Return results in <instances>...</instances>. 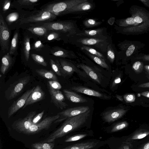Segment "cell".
Returning a JSON list of instances; mask_svg holds the SVG:
<instances>
[{
	"label": "cell",
	"instance_id": "obj_16",
	"mask_svg": "<svg viewBox=\"0 0 149 149\" xmlns=\"http://www.w3.org/2000/svg\"><path fill=\"white\" fill-rule=\"evenodd\" d=\"M71 89L77 92L103 99H109L111 97L110 96L83 86H74L71 87Z\"/></svg>",
	"mask_w": 149,
	"mask_h": 149
},
{
	"label": "cell",
	"instance_id": "obj_21",
	"mask_svg": "<svg viewBox=\"0 0 149 149\" xmlns=\"http://www.w3.org/2000/svg\"><path fill=\"white\" fill-rule=\"evenodd\" d=\"M15 57H13L8 52L2 57L1 60L0 71L3 74H4L11 66Z\"/></svg>",
	"mask_w": 149,
	"mask_h": 149
},
{
	"label": "cell",
	"instance_id": "obj_20",
	"mask_svg": "<svg viewBox=\"0 0 149 149\" xmlns=\"http://www.w3.org/2000/svg\"><path fill=\"white\" fill-rule=\"evenodd\" d=\"M20 38L19 30L17 29L14 31L10 42L8 53L10 55L16 56L18 54L17 49Z\"/></svg>",
	"mask_w": 149,
	"mask_h": 149
},
{
	"label": "cell",
	"instance_id": "obj_40",
	"mask_svg": "<svg viewBox=\"0 0 149 149\" xmlns=\"http://www.w3.org/2000/svg\"><path fill=\"white\" fill-rule=\"evenodd\" d=\"M100 22H97L92 19H87L84 22V26L90 28L98 26L101 24Z\"/></svg>",
	"mask_w": 149,
	"mask_h": 149
},
{
	"label": "cell",
	"instance_id": "obj_13",
	"mask_svg": "<svg viewBox=\"0 0 149 149\" xmlns=\"http://www.w3.org/2000/svg\"><path fill=\"white\" fill-rule=\"evenodd\" d=\"M45 93L41 87L39 85L37 86L29 96L23 109L42 100L45 98Z\"/></svg>",
	"mask_w": 149,
	"mask_h": 149
},
{
	"label": "cell",
	"instance_id": "obj_18",
	"mask_svg": "<svg viewBox=\"0 0 149 149\" xmlns=\"http://www.w3.org/2000/svg\"><path fill=\"white\" fill-rule=\"evenodd\" d=\"M77 41L84 45H93L100 48L103 47L106 44V41L104 39L93 38H81Z\"/></svg>",
	"mask_w": 149,
	"mask_h": 149
},
{
	"label": "cell",
	"instance_id": "obj_33",
	"mask_svg": "<svg viewBox=\"0 0 149 149\" xmlns=\"http://www.w3.org/2000/svg\"><path fill=\"white\" fill-rule=\"evenodd\" d=\"M54 143L53 142H41L32 144V149H53Z\"/></svg>",
	"mask_w": 149,
	"mask_h": 149
},
{
	"label": "cell",
	"instance_id": "obj_44",
	"mask_svg": "<svg viewBox=\"0 0 149 149\" xmlns=\"http://www.w3.org/2000/svg\"><path fill=\"white\" fill-rule=\"evenodd\" d=\"M48 85L53 89L55 90H59L62 88L61 84L58 81H48Z\"/></svg>",
	"mask_w": 149,
	"mask_h": 149
},
{
	"label": "cell",
	"instance_id": "obj_49",
	"mask_svg": "<svg viewBox=\"0 0 149 149\" xmlns=\"http://www.w3.org/2000/svg\"><path fill=\"white\" fill-rule=\"evenodd\" d=\"M133 17L136 23H141L143 22V20H144L142 16L139 15L134 16Z\"/></svg>",
	"mask_w": 149,
	"mask_h": 149
},
{
	"label": "cell",
	"instance_id": "obj_11",
	"mask_svg": "<svg viewBox=\"0 0 149 149\" xmlns=\"http://www.w3.org/2000/svg\"><path fill=\"white\" fill-rule=\"evenodd\" d=\"M48 91L51 97V102L58 108L63 109L68 106L64 102V97L59 90L53 89L48 85Z\"/></svg>",
	"mask_w": 149,
	"mask_h": 149
},
{
	"label": "cell",
	"instance_id": "obj_8",
	"mask_svg": "<svg viewBox=\"0 0 149 149\" xmlns=\"http://www.w3.org/2000/svg\"><path fill=\"white\" fill-rule=\"evenodd\" d=\"M60 117V116L58 114L47 117L38 123L32 125L24 134L27 135L33 134L38 133L43 130H47L49 128L53 123H55Z\"/></svg>",
	"mask_w": 149,
	"mask_h": 149
},
{
	"label": "cell",
	"instance_id": "obj_27",
	"mask_svg": "<svg viewBox=\"0 0 149 149\" xmlns=\"http://www.w3.org/2000/svg\"><path fill=\"white\" fill-rule=\"evenodd\" d=\"M103 31L104 29L103 28L93 30H85L82 32L76 34V35L84 36L90 38L102 39L99 37H100L102 35Z\"/></svg>",
	"mask_w": 149,
	"mask_h": 149
},
{
	"label": "cell",
	"instance_id": "obj_42",
	"mask_svg": "<svg viewBox=\"0 0 149 149\" xmlns=\"http://www.w3.org/2000/svg\"><path fill=\"white\" fill-rule=\"evenodd\" d=\"M87 136L86 134H77L70 137L66 139L65 142H66L74 141L80 140Z\"/></svg>",
	"mask_w": 149,
	"mask_h": 149
},
{
	"label": "cell",
	"instance_id": "obj_41",
	"mask_svg": "<svg viewBox=\"0 0 149 149\" xmlns=\"http://www.w3.org/2000/svg\"><path fill=\"white\" fill-rule=\"evenodd\" d=\"M143 63L140 61H137L135 62L132 66L134 71L137 74L141 72L143 69Z\"/></svg>",
	"mask_w": 149,
	"mask_h": 149
},
{
	"label": "cell",
	"instance_id": "obj_25",
	"mask_svg": "<svg viewBox=\"0 0 149 149\" xmlns=\"http://www.w3.org/2000/svg\"><path fill=\"white\" fill-rule=\"evenodd\" d=\"M98 142L88 141L74 144L61 149H91L95 147Z\"/></svg>",
	"mask_w": 149,
	"mask_h": 149
},
{
	"label": "cell",
	"instance_id": "obj_43",
	"mask_svg": "<svg viewBox=\"0 0 149 149\" xmlns=\"http://www.w3.org/2000/svg\"><path fill=\"white\" fill-rule=\"evenodd\" d=\"M107 58L111 63H113L115 59V54L111 45H109L107 47Z\"/></svg>",
	"mask_w": 149,
	"mask_h": 149
},
{
	"label": "cell",
	"instance_id": "obj_17",
	"mask_svg": "<svg viewBox=\"0 0 149 149\" xmlns=\"http://www.w3.org/2000/svg\"><path fill=\"white\" fill-rule=\"evenodd\" d=\"M90 109L88 106H80L69 108L64 110L58 114L64 116L65 118H69L76 116L86 112Z\"/></svg>",
	"mask_w": 149,
	"mask_h": 149
},
{
	"label": "cell",
	"instance_id": "obj_56",
	"mask_svg": "<svg viewBox=\"0 0 149 149\" xmlns=\"http://www.w3.org/2000/svg\"><path fill=\"white\" fill-rule=\"evenodd\" d=\"M144 68L146 71L149 75V65H145Z\"/></svg>",
	"mask_w": 149,
	"mask_h": 149
},
{
	"label": "cell",
	"instance_id": "obj_10",
	"mask_svg": "<svg viewBox=\"0 0 149 149\" xmlns=\"http://www.w3.org/2000/svg\"><path fill=\"white\" fill-rule=\"evenodd\" d=\"M35 88L34 87L32 89L27 90L20 97L13 103L8 110V118L24 107L29 96Z\"/></svg>",
	"mask_w": 149,
	"mask_h": 149
},
{
	"label": "cell",
	"instance_id": "obj_1",
	"mask_svg": "<svg viewBox=\"0 0 149 149\" xmlns=\"http://www.w3.org/2000/svg\"><path fill=\"white\" fill-rule=\"evenodd\" d=\"M90 113L91 110L89 109L81 114L68 118L61 126L42 142H53L56 139L61 138L79 128L86 122Z\"/></svg>",
	"mask_w": 149,
	"mask_h": 149
},
{
	"label": "cell",
	"instance_id": "obj_46",
	"mask_svg": "<svg viewBox=\"0 0 149 149\" xmlns=\"http://www.w3.org/2000/svg\"><path fill=\"white\" fill-rule=\"evenodd\" d=\"M44 112L45 111L43 110L41 112L36 115L34 117L32 121V125H35L39 123V122L42 118L44 113Z\"/></svg>",
	"mask_w": 149,
	"mask_h": 149
},
{
	"label": "cell",
	"instance_id": "obj_58",
	"mask_svg": "<svg viewBox=\"0 0 149 149\" xmlns=\"http://www.w3.org/2000/svg\"><path fill=\"white\" fill-rule=\"evenodd\" d=\"M121 149H130V148L128 146H125L123 147Z\"/></svg>",
	"mask_w": 149,
	"mask_h": 149
},
{
	"label": "cell",
	"instance_id": "obj_32",
	"mask_svg": "<svg viewBox=\"0 0 149 149\" xmlns=\"http://www.w3.org/2000/svg\"><path fill=\"white\" fill-rule=\"evenodd\" d=\"M149 135V130L141 129L136 131L128 139V140L139 139Z\"/></svg>",
	"mask_w": 149,
	"mask_h": 149
},
{
	"label": "cell",
	"instance_id": "obj_3",
	"mask_svg": "<svg viewBox=\"0 0 149 149\" xmlns=\"http://www.w3.org/2000/svg\"><path fill=\"white\" fill-rule=\"evenodd\" d=\"M56 17V16L49 11L35 10L31 11L21 20L20 25L52 22Z\"/></svg>",
	"mask_w": 149,
	"mask_h": 149
},
{
	"label": "cell",
	"instance_id": "obj_29",
	"mask_svg": "<svg viewBox=\"0 0 149 149\" xmlns=\"http://www.w3.org/2000/svg\"><path fill=\"white\" fill-rule=\"evenodd\" d=\"M36 72L42 77L53 81H58L57 78L51 70H47L44 69H37Z\"/></svg>",
	"mask_w": 149,
	"mask_h": 149
},
{
	"label": "cell",
	"instance_id": "obj_47",
	"mask_svg": "<svg viewBox=\"0 0 149 149\" xmlns=\"http://www.w3.org/2000/svg\"><path fill=\"white\" fill-rule=\"evenodd\" d=\"M44 47V45L40 40H38L35 42L33 45V49L37 51H40Z\"/></svg>",
	"mask_w": 149,
	"mask_h": 149
},
{
	"label": "cell",
	"instance_id": "obj_7",
	"mask_svg": "<svg viewBox=\"0 0 149 149\" xmlns=\"http://www.w3.org/2000/svg\"><path fill=\"white\" fill-rule=\"evenodd\" d=\"M30 80V76H25L19 79L10 84L5 91V97L6 99L10 100L18 95Z\"/></svg>",
	"mask_w": 149,
	"mask_h": 149
},
{
	"label": "cell",
	"instance_id": "obj_19",
	"mask_svg": "<svg viewBox=\"0 0 149 149\" xmlns=\"http://www.w3.org/2000/svg\"><path fill=\"white\" fill-rule=\"evenodd\" d=\"M50 51L51 54L56 56L69 58L76 57V56L72 51L67 50L58 46L52 47Z\"/></svg>",
	"mask_w": 149,
	"mask_h": 149
},
{
	"label": "cell",
	"instance_id": "obj_26",
	"mask_svg": "<svg viewBox=\"0 0 149 149\" xmlns=\"http://www.w3.org/2000/svg\"><path fill=\"white\" fill-rule=\"evenodd\" d=\"M63 73L71 75L77 70V68L72 63L62 59L59 61Z\"/></svg>",
	"mask_w": 149,
	"mask_h": 149
},
{
	"label": "cell",
	"instance_id": "obj_53",
	"mask_svg": "<svg viewBox=\"0 0 149 149\" xmlns=\"http://www.w3.org/2000/svg\"><path fill=\"white\" fill-rule=\"evenodd\" d=\"M139 149H149V141L143 145Z\"/></svg>",
	"mask_w": 149,
	"mask_h": 149
},
{
	"label": "cell",
	"instance_id": "obj_48",
	"mask_svg": "<svg viewBox=\"0 0 149 149\" xmlns=\"http://www.w3.org/2000/svg\"><path fill=\"white\" fill-rule=\"evenodd\" d=\"M135 49V47L134 45H131L129 46L126 51V56H131L134 52Z\"/></svg>",
	"mask_w": 149,
	"mask_h": 149
},
{
	"label": "cell",
	"instance_id": "obj_45",
	"mask_svg": "<svg viewBox=\"0 0 149 149\" xmlns=\"http://www.w3.org/2000/svg\"><path fill=\"white\" fill-rule=\"evenodd\" d=\"M125 101L127 103H132L134 102L136 100V97L133 94L129 93L125 94L123 97Z\"/></svg>",
	"mask_w": 149,
	"mask_h": 149
},
{
	"label": "cell",
	"instance_id": "obj_55",
	"mask_svg": "<svg viewBox=\"0 0 149 149\" xmlns=\"http://www.w3.org/2000/svg\"><path fill=\"white\" fill-rule=\"evenodd\" d=\"M145 5L149 7V1L140 0Z\"/></svg>",
	"mask_w": 149,
	"mask_h": 149
},
{
	"label": "cell",
	"instance_id": "obj_24",
	"mask_svg": "<svg viewBox=\"0 0 149 149\" xmlns=\"http://www.w3.org/2000/svg\"><path fill=\"white\" fill-rule=\"evenodd\" d=\"M92 7V4L88 1L79 3L73 7L68 10L65 12V15L74 12L88 10L91 9Z\"/></svg>",
	"mask_w": 149,
	"mask_h": 149
},
{
	"label": "cell",
	"instance_id": "obj_51",
	"mask_svg": "<svg viewBox=\"0 0 149 149\" xmlns=\"http://www.w3.org/2000/svg\"><path fill=\"white\" fill-rule=\"evenodd\" d=\"M121 78L120 77H116L114 80L112 85V87L115 86L117 84L120 83L121 82Z\"/></svg>",
	"mask_w": 149,
	"mask_h": 149
},
{
	"label": "cell",
	"instance_id": "obj_30",
	"mask_svg": "<svg viewBox=\"0 0 149 149\" xmlns=\"http://www.w3.org/2000/svg\"><path fill=\"white\" fill-rule=\"evenodd\" d=\"M62 33H63L57 31L48 30L44 38L47 41L60 40L61 39Z\"/></svg>",
	"mask_w": 149,
	"mask_h": 149
},
{
	"label": "cell",
	"instance_id": "obj_14",
	"mask_svg": "<svg viewBox=\"0 0 149 149\" xmlns=\"http://www.w3.org/2000/svg\"><path fill=\"white\" fill-rule=\"evenodd\" d=\"M127 110L124 109H117L109 110L102 115L103 120L108 123L113 122L122 117Z\"/></svg>",
	"mask_w": 149,
	"mask_h": 149
},
{
	"label": "cell",
	"instance_id": "obj_38",
	"mask_svg": "<svg viewBox=\"0 0 149 149\" xmlns=\"http://www.w3.org/2000/svg\"><path fill=\"white\" fill-rule=\"evenodd\" d=\"M31 56L35 62L45 67L47 66V63L42 56L36 54H31Z\"/></svg>",
	"mask_w": 149,
	"mask_h": 149
},
{
	"label": "cell",
	"instance_id": "obj_28",
	"mask_svg": "<svg viewBox=\"0 0 149 149\" xmlns=\"http://www.w3.org/2000/svg\"><path fill=\"white\" fill-rule=\"evenodd\" d=\"M77 67L81 68L93 80L100 84V80L98 75L95 71L90 67L84 64H80L77 65Z\"/></svg>",
	"mask_w": 149,
	"mask_h": 149
},
{
	"label": "cell",
	"instance_id": "obj_35",
	"mask_svg": "<svg viewBox=\"0 0 149 149\" xmlns=\"http://www.w3.org/2000/svg\"><path fill=\"white\" fill-rule=\"evenodd\" d=\"M50 63L51 68L58 75L61 76V73L63 72L59 61L57 60L54 61L53 60L50 59Z\"/></svg>",
	"mask_w": 149,
	"mask_h": 149
},
{
	"label": "cell",
	"instance_id": "obj_36",
	"mask_svg": "<svg viewBox=\"0 0 149 149\" xmlns=\"http://www.w3.org/2000/svg\"><path fill=\"white\" fill-rule=\"evenodd\" d=\"M81 49L87 52L92 55L96 56L102 59L105 60L104 56L102 54L92 48L86 45H83L81 47Z\"/></svg>",
	"mask_w": 149,
	"mask_h": 149
},
{
	"label": "cell",
	"instance_id": "obj_37",
	"mask_svg": "<svg viewBox=\"0 0 149 149\" xmlns=\"http://www.w3.org/2000/svg\"><path fill=\"white\" fill-rule=\"evenodd\" d=\"M136 24L134 19L133 17L127 18L125 19H122L118 21V24L121 26H126L133 25Z\"/></svg>",
	"mask_w": 149,
	"mask_h": 149
},
{
	"label": "cell",
	"instance_id": "obj_50",
	"mask_svg": "<svg viewBox=\"0 0 149 149\" xmlns=\"http://www.w3.org/2000/svg\"><path fill=\"white\" fill-rule=\"evenodd\" d=\"M136 59H141L145 61H149V54L144 55L136 58Z\"/></svg>",
	"mask_w": 149,
	"mask_h": 149
},
{
	"label": "cell",
	"instance_id": "obj_54",
	"mask_svg": "<svg viewBox=\"0 0 149 149\" xmlns=\"http://www.w3.org/2000/svg\"><path fill=\"white\" fill-rule=\"evenodd\" d=\"M141 95L143 96L149 98V91L143 92L141 93Z\"/></svg>",
	"mask_w": 149,
	"mask_h": 149
},
{
	"label": "cell",
	"instance_id": "obj_4",
	"mask_svg": "<svg viewBox=\"0 0 149 149\" xmlns=\"http://www.w3.org/2000/svg\"><path fill=\"white\" fill-rule=\"evenodd\" d=\"M35 24L44 27L48 30L57 31L68 35H73L77 33L76 27L71 21H52Z\"/></svg>",
	"mask_w": 149,
	"mask_h": 149
},
{
	"label": "cell",
	"instance_id": "obj_6",
	"mask_svg": "<svg viewBox=\"0 0 149 149\" xmlns=\"http://www.w3.org/2000/svg\"><path fill=\"white\" fill-rule=\"evenodd\" d=\"M31 12L24 10H11L5 16L4 19L10 30L20 25L21 20Z\"/></svg>",
	"mask_w": 149,
	"mask_h": 149
},
{
	"label": "cell",
	"instance_id": "obj_5",
	"mask_svg": "<svg viewBox=\"0 0 149 149\" xmlns=\"http://www.w3.org/2000/svg\"><path fill=\"white\" fill-rule=\"evenodd\" d=\"M11 30L0 13V43L1 51L3 53L8 52L10 47Z\"/></svg>",
	"mask_w": 149,
	"mask_h": 149
},
{
	"label": "cell",
	"instance_id": "obj_23",
	"mask_svg": "<svg viewBox=\"0 0 149 149\" xmlns=\"http://www.w3.org/2000/svg\"><path fill=\"white\" fill-rule=\"evenodd\" d=\"M63 92L67 99L74 103H83L88 102V100L74 92L64 89Z\"/></svg>",
	"mask_w": 149,
	"mask_h": 149
},
{
	"label": "cell",
	"instance_id": "obj_9",
	"mask_svg": "<svg viewBox=\"0 0 149 149\" xmlns=\"http://www.w3.org/2000/svg\"><path fill=\"white\" fill-rule=\"evenodd\" d=\"M36 113V111H32L24 118L15 120L12 125V128L19 133L24 134L31 125L32 119Z\"/></svg>",
	"mask_w": 149,
	"mask_h": 149
},
{
	"label": "cell",
	"instance_id": "obj_52",
	"mask_svg": "<svg viewBox=\"0 0 149 149\" xmlns=\"http://www.w3.org/2000/svg\"><path fill=\"white\" fill-rule=\"evenodd\" d=\"M138 87L140 88H149V82L141 84L139 85Z\"/></svg>",
	"mask_w": 149,
	"mask_h": 149
},
{
	"label": "cell",
	"instance_id": "obj_34",
	"mask_svg": "<svg viewBox=\"0 0 149 149\" xmlns=\"http://www.w3.org/2000/svg\"><path fill=\"white\" fill-rule=\"evenodd\" d=\"M84 53L93 60L96 63L102 67L108 69L109 67L105 60L96 56L92 55L87 52L83 50Z\"/></svg>",
	"mask_w": 149,
	"mask_h": 149
},
{
	"label": "cell",
	"instance_id": "obj_15",
	"mask_svg": "<svg viewBox=\"0 0 149 149\" xmlns=\"http://www.w3.org/2000/svg\"><path fill=\"white\" fill-rule=\"evenodd\" d=\"M30 37L29 35L25 34L20 42L21 54L22 58L27 62L29 60L31 46Z\"/></svg>",
	"mask_w": 149,
	"mask_h": 149
},
{
	"label": "cell",
	"instance_id": "obj_57",
	"mask_svg": "<svg viewBox=\"0 0 149 149\" xmlns=\"http://www.w3.org/2000/svg\"><path fill=\"white\" fill-rule=\"evenodd\" d=\"M116 98L118 99L119 100L121 101H123V99L122 98V96L117 95L116 96Z\"/></svg>",
	"mask_w": 149,
	"mask_h": 149
},
{
	"label": "cell",
	"instance_id": "obj_22",
	"mask_svg": "<svg viewBox=\"0 0 149 149\" xmlns=\"http://www.w3.org/2000/svg\"><path fill=\"white\" fill-rule=\"evenodd\" d=\"M26 29L32 33L41 37H44L48 30L45 27L35 24H30Z\"/></svg>",
	"mask_w": 149,
	"mask_h": 149
},
{
	"label": "cell",
	"instance_id": "obj_31",
	"mask_svg": "<svg viewBox=\"0 0 149 149\" xmlns=\"http://www.w3.org/2000/svg\"><path fill=\"white\" fill-rule=\"evenodd\" d=\"M12 2L10 0H4L1 2L0 13L3 16H5L12 9Z\"/></svg>",
	"mask_w": 149,
	"mask_h": 149
},
{
	"label": "cell",
	"instance_id": "obj_39",
	"mask_svg": "<svg viewBox=\"0 0 149 149\" xmlns=\"http://www.w3.org/2000/svg\"><path fill=\"white\" fill-rule=\"evenodd\" d=\"M128 123L126 121L119 123L115 125L111 130V132H114L122 130L128 126Z\"/></svg>",
	"mask_w": 149,
	"mask_h": 149
},
{
	"label": "cell",
	"instance_id": "obj_2",
	"mask_svg": "<svg viewBox=\"0 0 149 149\" xmlns=\"http://www.w3.org/2000/svg\"><path fill=\"white\" fill-rule=\"evenodd\" d=\"M88 0H67L53 1L42 6L40 10L52 12L57 16L65 15V12L73 7Z\"/></svg>",
	"mask_w": 149,
	"mask_h": 149
},
{
	"label": "cell",
	"instance_id": "obj_12",
	"mask_svg": "<svg viewBox=\"0 0 149 149\" xmlns=\"http://www.w3.org/2000/svg\"><path fill=\"white\" fill-rule=\"evenodd\" d=\"M40 1V0H14L12 2L11 8L28 11L34 10Z\"/></svg>",
	"mask_w": 149,
	"mask_h": 149
}]
</instances>
